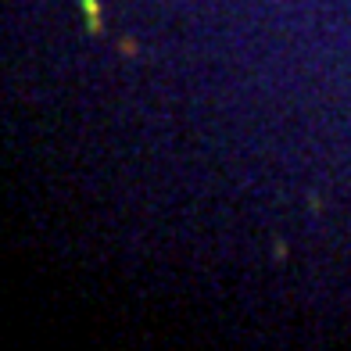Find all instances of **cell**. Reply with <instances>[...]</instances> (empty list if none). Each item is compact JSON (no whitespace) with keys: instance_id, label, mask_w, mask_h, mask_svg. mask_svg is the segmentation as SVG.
Instances as JSON below:
<instances>
[{"instance_id":"6da1fadb","label":"cell","mask_w":351,"mask_h":351,"mask_svg":"<svg viewBox=\"0 0 351 351\" xmlns=\"http://www.w3.org/2000/svg\"><path fill=\"white\" fill-rule=\"evenodd\" d=\"M83 8L90 14V29H101V22H97V0H83Z\"/></svg>"}]
</instances>
